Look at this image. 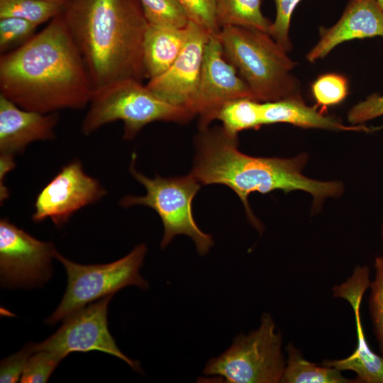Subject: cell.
Listing matches in <instances>:
<instances>
[{
  "mask_svg": "<svg viewBox=\"0 0 383 383\" xmlns=\"http://www.w3.org/2000/svg\"><path fill=\"white\" fill-rule=\"evenodd\" d=\"M92 94L62 12L25 44L0 55V94L21 109L42 113L82 109Z\"/></svg>",
  "mask_w": 383,
  "mask_h": 383,
  "instance_id": "1",
  "label": "cell"
},
{
  "mask_svg": "<svg viewBox=\"0 0 383 383\" xmlns=\"http://www.w3.org/2000/svg\"><path fill=\"white\" fill-rule=\"evenodd\" d=\"M194 143L191 174L201 185L220 184L231 188L242 201L248 220L260 232L263 226L250 206L251 193L301 190L311 195L318 209L326 199L339 197L344 192L339 181L306 177L302 172L308 160L306 153L290 158L250 156L239 150L238 135L222 126L199 129Z\"/></svg>",
  "mask_w": 383,
  "mask_h": 383,
  "instance_id": "2",
  "label": "cell"
},
{
  "mask_svg": "<svg viewBox=\"0 0 383 383\" xmlns=\"http://www.w3.org/2000/svg\"><path fill=\"white\" fill-rule=\"evenodd\" d=\"M62 13L93 91L126 79L143 82L148 22L138 0H67Z\"/></svg>",
  "mask_w": 383,
  "mask_h": 383,
  "instance_id": "3",
  "label": "cell"
},
{
  "mask_svg": "<svg viewBox=\"0 0 383 383\" xmlns=\"http://www.w3.org/2000/svg\"><path fill=\"white\" fill-rule=\"evenodd\" d=\"M225 57L261 102L301 96L296 63L272 36L260 30L226 26L218 35Z\"/></svg>",
  "mask_w": 383,
  "mask_h": 383,
  "instance_id": "4",
  "label": "cell"
},
{
  "mask_svg": "<svg viewBox=\"0 0 383 383\" xmlns=\"http://www.w3.org/2000/svg\"><path fill=\"white\" fill-rule=\"evenodd\" d=\"M81 130L89 135L104 125L123 122V139L132 140L154 121L184 123L196 115L189 109L172 104L155 95L143 82L126 79L93 91Z\"/></svg>",
  "mask_w": 383,
  "mask_h": 383,
  "instance_id": "5",
  "label": "cell"
},
{
  "mask_svg": "<svg viewBox=\"0 0 383 383\" xmlns=\"http://www.w3.org/2000/svg\"><path fill=\"white\" fill-rule=\"evenodd\" d=\"M133 154L129 171L146 189L144 196L128 195L119 202L123 207L143 205L150 207L160 216L164 227L161 248L167 246L178 235H185L194 241L200 255L207 254L213 245L211 235L197 226L192 213V201L201 186L190 173L187 176L149 178L135 168Z\"/></svg>",
  "mask_w": 383,
  "mask_h": 383,
  "instance_id": "6",
  "label": "cell"
},
{
  "mask_svg": "<svg viewBox=\"0 0 383 383\" xmlns=\"http://www.w3.org/2000/svg\"><path fill=\"white\" fill-rule=\"evenodd\" d=\"M286 360L282 333L272 316L264 313L257 329L235 337L224 353L208 361L203 373L231 383H277Z\"/></svg>",
  "mask_w": 383,
  "mask_h": 383,
  "instance_id": "7",
  "label": "cell"
},
{
  "mask_svg": "<svg viewBox=\"0 0 383 383\" xmlns=\"http://www.w3.org/2000/svg\"><path fill=\"white\" fill-rule=\"evenodd\" d=\"M146 252V245L143 243L113 262L84 265L70 261L56 251L55 258L67 272V285L60 304L46 323L55 324L87 304L114 294L126 286L147 289L148 283L140 274Z\"/></svg>",
  "mask_w": 383,
  "mask_h": 383,
  "instance_id": "8",
  "label": "cell"
},
{
  "mask_svg": "<svg viewBox=\"0 0 383 383\" xmlns=\"http://www.w3.org/2000/svg\"><path fill=\"white\" fill-rule=\"evenodd\" d=\"M113 295L104 296L66 317L52 335L34 344V352L46 350L62 360L71 353L98 350L116 356L133 370L140 371L139 362L130 359L118 349L108 329L107 309Z\"/></svg>",
  "mask_w": 383,
  "mask_h": 383,
  "instance_id": "9",
  "label": "cell"
},
{
  "mask_svg": "<svg viewBox=\"0 0 383 383\" xmlns=\"http://www.w3.org/2000/svg\"><path fill=\"white\" fill-rule=\"evenodd\" d=\"M56 249L3 218L0 221V274L3 286L30 287L45 282L52 274Z\"/></svg>",
  "mask_w": 383,
  "mask_h": 383,
  "instance_id": "10",
  "label": "cell"
},
{
  "mask_svg": "<svg viewBox=\"0 0 383 383\" xmlns=\"http://www.w3.org/2000/svg\"><path fill=\"white\" fill-rule=\"evenodd\" d=\"M243 98L256 100L236 68L225 57L218 35H211L205 47L199 82L192 106L194 113L199 116V129L209 127L225 104Z\"/></svg>",
  "mask_w": 383,
  "mask_h": 383,
  "instance_id": "11",
  "label": "cell"
},
{
  "mask_svg": "<svg viewBox=\"0 0 383 383\" xmlns=\"http://www.w3.org/2000/svg\"><path fill=\"white\" fill-rule=\"evenodd\" d=\"M106 194L105 188L85 172L81 162L72 160L39 192L32 220L40 222L50 218L60 228L76 211L97 202Z\"/></svg>",
  "mask_w": 383,
  "mask_h": 383,
  "instance_id": "12",
  "label": "cell"
},
{
  "mask_svg": "<svg viewBox=\"0 0 383 383\" xmlns=\"http://www.w3.org/2000/svg\"><path fill=\"white\" fill-rule=\"evenodd\" d=\"M210 36L206 30L189 21V35L182 50L164 73L149 79L146 84L149 89L167 102L192 111Z\"/></svg>",
  "mask_w": 383,
  "mask_h": 383,
  "instance_id": "13",
  "label": "cell"
},
{
  "mask_svg": "<svg viewBox=\"0 0 383 383\" xmlns=\"http://www.w3.org/2000/svg\"><path fill=\"white\" fill-rule=\"evenodd\" d=\"M370 270L356 266L352 275L343 283L333 288V296L346 300L352 306L355 321L357 343L354 352L340 360H324L321 365L340 371L350 370L357 376V383H383V357L374 353L365 336L360 319V305L363 295L370 287Z\"/></svg>",
  "mask_w": 383,
  "mask_h": 383,
  "instance_id": "14",
  "label": "cell"
},
{
  "mask_svg": "<svg viewBox=\"0 0 383 383\" xmlns=\"http://www.w3.org/2000/svg\"><path fill=\"white\" fill-rule=\"evenodd\" d=\"M376 36L383 37V12L376 1L350 0L334 25L321 28L318 43L306 57L315 62L344 42Z\"/></svg>",
  "mask_w": 383,
  "mask_h": 383,
  "instance_id": "15",
  "label": "cell"
},
{
  "mask_svg": "<svg viewBox=\"0 0 383 383\" xmlns=\"http://www.w3.org/2000/svg\"><path fill=\"white\" fill-rule=\"evenodd\" d=\"M58 118L21 109L0 94V155L15 157L31 143L52 140Z\"/></svg>",
  "mask_w": 383,
  "mask_h": 383,
  "instance_id": "16",
  "label": "cell"
},
{
  "mask_svg": "<svg viewBox=\"0 0 383 383\" xmlns=\"http://www.w3.org/2000/svg\"><path fill=\"white\" fill-rule=\"evenodd\" d=\"M262 125L289 123L306 128L335 131H370L362 125H345L338 118L326 115L316 106L306 104L301 96L261 102Z\"/></svg>",
  "mask_w": 383,
  "mask_h": 383,
  "instance_id": "17",
  "label": "cell"
},
{
  "mask_svg": "<svg viewBox=\"0 0 383 383\" xmlns=\"http://www.w3.org/2000/svg\"><path fill=\"white\" fill-rule=\"evenodd\" d=\"M189 35L185 27L148 23L143 51L145 78L153 79L164 73L182 50Z\"/></svg>",
  "mask_w": 383,
  "mask_h": 383,
  "instance_id": "18",
  "label": "cell"
},
{
  "mask_svg": "<svg viewBox=\"0 0 383 383\" xmlns=\"http://www.w3.org/2000/svg\"><path fill=\"white\" fill-rule=\"evenodd\" d=\"M287 358L286 366L279 382L282 383H357L355 379H349L342 371L308 361L301 351L292 343L286 346Z\"/></svg>",
  "mask_w": 383,
  "mask_h": 383,
  "instance_id": "19",
  "label": "cell"
},
{
  "mask_svg": "<svg viewBox=\"0 0 383 383\" xmlns=\"http://www.w3.org/2000/svg\"><path fill=\"white\" fill-rule=\"evenodd\" d=\"M261 3V0H216L219 27L238 26L270 34L272 21L263 15Z\"/></svg>",
  "mask_w": 383,
  "mask_h": 383,
  "instance_id": "20",
  "label": "cell"
},
{
  "mask_svg": "<svg viewBox=\"0 0 383 383\" xmlns=\"http://www.w3.org/2000/svg\"><path fill=\"white\" fill-rule=\"evenodd\" d=\"M229 133L238 135L240 131L256 129L263 126L261 101L243 98L225 104L219 110L216 119Z\"/></svg>",
  "mask_w": 383,
  "mask_h": 383,
  "instance_id": "21",
  "label": "cell"
},
{
  "mask_svg": "<svg viewBox=\"0 0 383 383\" xmlns=\"http://www.w3.org/2000/svg\"><path fill=\"white\" fill-rule=\"evenodd\" d=\"M64 4L46 0H0V18L16 17L39 26L60 13Z\"/></svg>",
  "mask_w": 383,
  "mask_h": 383,
  "instance_id": "22",
  "label": "cell"
},
{
  "mask_svg": "<svg viewBox=\"0 0 383 383\" xmlns=\"http://www.w3.org/2000/svg\"><path fill=\"white\" fill-rule=\"evenodd\" d=\"M150 23L185 27L189 19L177 0H138Z\"/></svg>",
  "mask_w": 383,
  "mask_h": 383,
  "instance_id": "23",
  "label": "cell"
},
{
  "mask_svg": "<svg viewBox=\"0 0 383 383\" xmlns=\"http://www.w3.org/2000/svg\"><path fill=\"white\" fill-rule=\"evenodd\" d=\"M347 78L338 73L318 76L311 84V92L318 106L328 107L341 103L348 94Z\"/></svg>",
  "mask_w": 383,
  "mask_h": 383,
  "instance_id": "24",
  "label": "cell"
},
{
  "mask_svg": "<svg viewBox=\"0 0 383 383\" xmlns=\"http://www.w3.org/2000/svg\"><path fill=\"white\" fill-rule=\"evenodd\" d=\"M38 26L16 17L0 18V54L16 50L28 41Z\"/></svg>",
  "mask_w": 383,
  "mask_h": 383,
  "instance_id": "25",
  "label": "cell"
},
{
  "mask_svg": "<svg viewBox=\"0 0 383 383\" xmlns=\"http://www.w3.org/2000/svg\"><path fill=\"white\" fill-rule=\"evenodd\" d=\"M375 276L370 284L368 301L369 311L373 331L383 357V257L378 256L374 260Z\"/></svg>",
  "mask_w": 383,
  "mask_h": 383,
  "instance_id": "26",
  "label": "cell"
},
{
  "mask_svg": "<svg viewBox=\"0 0 383 383\" xmlns=\"http://www.w3.org/2000/svg\"><path fill=\"white\" fill-rule=\"evenodd\" d=\"M190 21L206 30L211 35L221 30L216 13V0H177Z\"/></svg>",
  "mask_w": 383,
  "mask_h": 383,
  "instance_id": "27",
  "label": "cell"
},
{
  "mask_svg": "<svg viewBox=\"0 0 383 383\" xmlns=\"http://www.w3.org/2000/svg\"><path fill=\"white\" fill-rule=\"evenodd\" d=\"M62 360L46 350H36L29 357L20 382L22 383L47 382Z\"/></svg>",
  "mask_w": 383,
  "mask_h": 383,
  "instance_id": "28",
  "label": "cell"
},
{
  "mask_svg": "<svg viewBox=\"0 0 383 383\" xmlns=\"http://www.w3.org/2000/svg\"><path fill=\"white\" fill-rule=\"evenodd\" d=\"M276 8L270 35L285 51L289 52L292 44L289 38L292 16L301 0H274Z\"/></svg>",
  "mask_w": 383,
  "mask_h": 383,
  "instance_id": "29",
  "label": "cell"
},
{
  "mask_svg": "<svg viewBox=\"0 0 383 383\" xmlns=\"http://www.w3.org/2000/svg\"><path fill=\"white\" fill-rule=\"evenodd\" d=\"M34 353V344L29 343L20 351L1 362L0 382L13 383L21 380L26 363Z\"/></svg>",
  "mask_w": 383,
  "mask_h": 383,
  "instance_id": "30",
  "label": "cell"
},
{
  "mask_svg": "<svg viewBox=\"0 0 383 383\" xmlns=\"http://www.w3.org/2000/svg\"><path fill=\"white\" fill-rule=\"evenodd\" d=\"M383 116V95L372 94L353 106L348 113V121L352 125H360Z\"/></svg>",
  "mask_w": 383,
  "mask_h": 383,
  "instance_id": "31",
  "label": "cell"
},
{
  "mask_svg": "<svg viewBox=\"0 0 383 383\" xmlns=\"http://www.w3.org/2000/svg\"><path fill=\"white\" fill-rule=\"evenodd\" d=\"M379 9L383 12V0H375Z\"/></svg>",
  "mask_w": 383,
  "mask_h": 383,
  "instance_id": "32",
  "label": "cell"
},
{
  "mask_svg": "<svg viewBox=\"0 0 383 383\" xmlns=\"http://www.w3.org/2000/svg\"><path fill=\"white\" fill-rule=\"evenodd\" d=\"M46 1L57 2L62 4H65L67 1V0H46Z\"/></svg>",
  "mask_w": 383,
  "mask_h": 383,
  "instance_id": "33",
  "label": "cell"
},
{
  "mask_svg": "<svg viewBox=\"0 0 383 383\" xmlns=\"http://www.w3.org/2000/svg\"><path fill=\"white\" fill-rule=\"evenodd\" d=\"M381 237H382V246H383V222H382V226H381ZM382 257H383V256H382Z\"/></svg>",
  "mask_w": 383,
  "mask_h": 383,
  "instance_id": "34",
  "label": "cell"
}]
</instances>
